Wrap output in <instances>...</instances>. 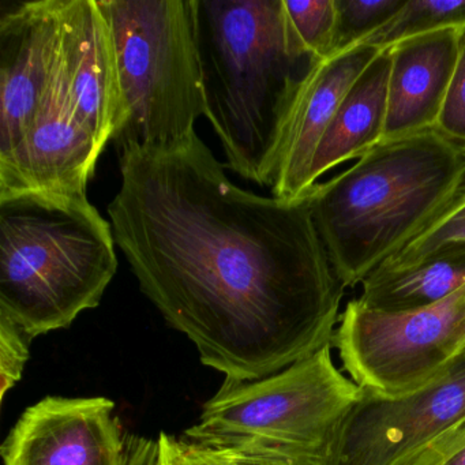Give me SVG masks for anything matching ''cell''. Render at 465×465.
Wrapping results in <instances>:
<instances>
[{"instance_id": "6da1fadb", "label": "cell", "mask_w": 465, "mask_h": 465, "mask_svg": "<svg viewBox=\"0 0 465 465\" xmlns=\"http://www.w3.org/2000/svg\"><path fill=\"white\" fill-rule=\"evenodd\" d=\"M118 152L121 189L107 208L116 244L205 366L260 380L331 344L345 288L309 194L242 189L197 133Z\"/></svg>"}, {"instance_id": "7a4b0ae2", "label": "cell", "mask_w": 465, "mask_h": 465, "mask_svg": "<svg viewBox=\"0 0 465 465\" xmlns=\"http://www.w3.org/2000/svg\"><path fill=\"white\" fill-rule=\"evenodd\" d=\"M465 194V145L437 129L383 141L309 193L337 279L361 285Z\"/></svg>"}, {"instance_id": "3957f363", "label": "cell", "mask_w": 465, "mask_h": 465, "mask_svg": "<svg viewBox=\"0 0 465 465\" xmlns=\"http://www.w3.org/2000/svg\"><path fill=\"white\" fill-rule=\"evenodd\" d=\"M205 116L225 167L271 184L277 138L296 91L314 66L284 0H194Z\"/></svg>"}, {"instance_id": "277c9868", "label": "cell", "mask_w": 465, "mask_h": 465, "mask_svg": "<svg viewBox=\"0 0 465 465\" xmlns=\"http://www.w3.org/2000/svg\"><path fill=\"white\" fill-rule=\"evenodd\" d=\"M113 225L88 194L0 197V317L32 340L96 309L118 269Z\"/></svg>"}, {"instance_id": "5b68a950", "label": "cell", "mask_w": 465, "mask_h": 465, "mask_svg": "<svg viewBox=\"0 0 465 465\" xmlns=\"http://www.w3.org/2000/svg\"><path fill=\"white\" fill-rule=\"evenodd\" d=\"M361 389L334 363L331 344L260 380L225 378L183 437L277 465H321Z\"/></svg>"}, {"instance_id": "8992f818", "label": "cell", "mask_w": 465, "mask_h": 465, "mask_svg": "<svg viewBox=\"0 0 465 465\" xmlns=\"http://www.w3.org/2000/svg\"><path fill=\"white\" fill-rule=\"evenodd\" d=\"M113 35L124 124L113 143L165 146L205 115L194 0H97Z\"/></svg>"}, {"instance_id": "52a82bcc", "label": "cell", "mask_w": 465, "mask_h": 465, "mask_svg": "<svg viewBox=\"0 0 465 465\" xmlns=\"http://www.w3.org/2000/svg\"><path fill=\"white\" fill-rule=\"evenodd\" d=\"M331 347L363 391L410 393L437 378L465 351V284L416 312H374L356 299L340 315Z\"/></svg>"}, {"instance_id": "ba28073f", "label": "cell", "mask_w": 465, "mask_h": 465, "mask_svg": "<svg viewBox=\"0 0 465 465\" xmlns=\"http://www.w3.org/2000/svg\"><path fill=\"white\" fill-rule=\"evenodd\" d=\"M465 423V351L437 378L401 396L363 391L321 465H408Z\"/></svg>"}, {"instance_id": "9c48e42d", "label": "cell", "mask_w": 465, "mask_h": 465, "mask_svg": "<svg viewBox=\"0 0 465 465\" xmlns=\"http://www.w3.org/2000/svg\"><path fill=\"white\" fill-rule=\"evenodd\" d=\"M105 397L47 396L18 419L4 465H159V440L129 431Z\"/></svg>"}, {"instance_id": "30bf717a", "label": "cell", "mask_w": 465, "mask_h": 465, "mask_svg": "<svg viewBox=\"0 0 465 465\" xmlns=\"http://www.w3.org/2000/svg\"><path fill=\"white\" fill-rule=\"evenodd\" d=\"M103 149L70 102L58 55L53 80L23 140L0 157V197L31 192L88 194Z\"/></svg>"}, {"instance_id": "8fae6325", "label": "cell", "mask_w": 465, "mask_h": 465, "mask_svg": "<svg viewBox=\"0 0 465 465\" xmlns=\"http://www.w3.org/2000/svg\"><path fill=\"white\" fill-rule=\"evenodd\" d=\"M62 0H28L0 17V157L15 151L50 86Z\"/></svg>"}, {"instance_id": "7c38bea8", "label": "cell", "mask_w": 465, "mask_h": 465, "mask_svg": "<svg viewBox=\"0 0 465 465\" xmlns=\"http://www.w3.org/2000/svg\"><path fill=\"white\" fill-rule=\"evenodd\" d=\"M377 47H353L315 62L296 91L277 138L271 164L273 197L296 201L312 192L310 168L321 138L348 89L381 53Z\"/></svg>"}, {"instance_id": "4fadbf2b", "label": "cell", "mask_w": 465, "mask_h": 465, "mask_svg": "<svg viewBox=\"0 0 465 465\" xmlns=\"http://www.w3.org/2000/svg\"><path fill=\"white\" fill-rule=\"evenodd\" d=\"M59 64L75 113L103 146L124 124L113 35L97 0H62Z\"/></svg>"}, {"instance_id": "5bb4252c", "label": "cell", "mask_w": 465, "mask_h": 465, "mask_svg": "<svg viewBox=\"0 0 465 465\" xmlns=\"http://www.w3.org/2000/svg\"><path fill=\"white\" fill-rule=\"evenodd\" d=\"M465 29L419 35L391 48L383 141L435 129L459 61Z\"/></svg>"}, {"instance_id": "9a60e30c", "label": "cell", "mask_w": 465, "mask_h": 465, "mask_svg": "<svg viewBox=\"0 0 465 465\" xmlns=\"http://www.w3.org/2000/svg\"><path fill=\"white\" fill-rule=\"evenodd\" d=\"M391 48H383L352 84L321 138L310 168V186L318 179L353 159H361L385 134Z\"/></svg>"}, {"instance_id": "2e32d148", "label": "cell", "mask_w": 465, "mask_h": 465, "mask_svg": "<svg viewBox=\"0 0 465 465\" xmlns=\"http://www.w3.org/2000/svg\"><path fill=\"white\" fill-rule=\"evenodd\" d=\"M465 284V247L446 250L419 265L374 272L356 301L374 312L399 314L432 306Z\"/></svg>"}, {"instance_id": "e0dca14e", "label": "cell", "mask_w": 465, "mask_h": 465, "mask_svg": "<svg viewBox=\"0 0 465 465\" xmlns=\"http://www.w3.org/2000/svg\"><path fill=\"white\" fill-rule=\"evenodd\" d=\"M448 28L465 29V0H405L385 26L355 47L383 50L411 37Z\"/></svg>"}, {"instance_id": "ac0fdd59", "label": "cell", "mask_w": 465, "mask_h": 465, "mask_svg": "<svg viewBox=\"0 0 465 465\" xmlns=\"http://www.w3.org/2000/svg\"><path fill=\"white\" fill-rule=\"evenodd\" d=\"M465 247V194L407 247L375 272H396L419 265L446 250ZM374 273V272H372Z\"/></svg>"}, {"instance_id": "d6986e66", "label": "cell", "mask_w": 465, "mask_h": 465, "mask_svg": "<svg viewBox=\"0 0 465 465\" xmlns=\"http://www.w3.org/2000/svg\"><path fill=\"white\" fill-rule=\"evenodd\" d=\"M284 10L304 51L315 61L331 58L336 39V0H284Z\"/></svg>"}, {"instance_id": "ffe728a7", "label": "cell", "mask_w": 465, "mask_h": 465, "mask_svg": "<svg viewBox=\"0 0 465 465\" xmlns=\"http://www.w3.org/2000/svg\"><path fill=\"white\" fill-rule=\"evenodd\" d=\"M404 4L405 0H336L337 29L331 56L340 55L371 36Z\"/></svg>"}, {"instance_id": "44dd1931", "label": "cell", "mask_w": 465, "mask_h": 465, "mask_svg": "<svg viewBox=\"0 0 465 465\" xmlns=\"http://www.w3.org/2000/svg\"><path fill=\"white\" fill-rule=\"evenodd\" d=\"M32 339L17 325L0 317V401L23 377Z\"/></svg>"}, {"instance_id": "7402d4cb", "label": "cell", "mask_w": 465, "mask_h": 465, "mask_svg": "<svg viewBox=\"0 0 465 465\" xmlns=\"http://www.w3.org/2000/svg\"><path fill=\"white\" fill-rule=\"evenodd\" d=\"M159 465H241L224 451L160 432Z\"/></svg>"}, {"instance_id": "603a6c76", "label": "cell", "mask_w": 465, "mask_h": 465, "mask_svg": "<svg viewBox=\"0 0 465 465\" xmlns=\"http://www.w3.org/2000/svg\"><path fill=\"white\" fill-rule=\"evenodd\" d=\"M435 129L465 145V36Z\"/></svg>"}, {"instance_id": "cb8c5ba5", "label": "cell", "mask_w": 465, "mask_h": 465, "mask_svg": "<svg viewBox=\"0 0 465 465\" xmlns=\"http://www.w3.org/2000/svg\"><path fill=\"white\" fill-rule=\"evenodd\" d=\"M408 465H465V423Z\"/></svg>"}, {"instance_id": "d4e9b609", "label": "cell", "mask_w": 465, "mask_h": 465, "mask_svg": "<svg viewBox=\"0 0 465 465\" xmlns=\"http://www.w3.org/2000/svg\"><path fill=\"white\" fill-rule=\"evenodd\" d=\"M230 456H232V454H230ZM232 457H233V459H236V461H238L239 464H241V465H277V464H273V462L262 461V460L247 459V457H239V456H232Z\"/></svg>"}]
</instances>
